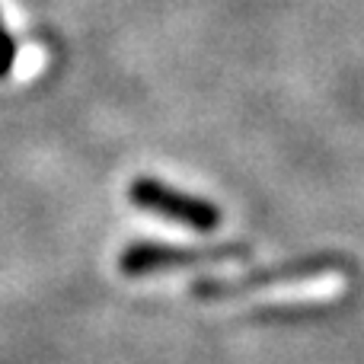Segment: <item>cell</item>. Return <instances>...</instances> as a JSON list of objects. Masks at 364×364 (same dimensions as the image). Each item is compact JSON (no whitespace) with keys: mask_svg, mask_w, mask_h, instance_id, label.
<instances>
[{"mask_svg":"<svg viewBox=\"0 0 364 364\" xmlns=\"http://www.w3.org/2000/svg\"><path fill=\"white\" fill-rule=\"evenodd\" d=\"M128 198H132L141 211H151V214H157V218H166V220H173V224H182L198 233H214L224 224V211H220L214 201L188 195V192H182V188H173L154 176L134 179L132 188H128Z\"/></svg>","mask_w":364,"mask_h":364,"instance_id":"6da1fadb","label":"cell"},{"mask_svg":"<svg viewBox=\"0 0 364 364\" xmlns=\"http://www.w3.org/2000/svg\"><path fill=\"white\" fill-rule=\"evenodd\" d=\"M250 256V246L227 243V246H166V243H132L119 256V269L128 278L154 275L166 269H188L201 262H230V259Z\"/></svg>","mask_w":364,"mask_h":364,"instance_id":"7a4b0ae2","label":"cell"},{"mask_svg":"<svg viewBox=\"0 0 364 364\" xmlns=\"http://www.w3.org/2000/svg\"><path fill=\"white\" fill-rule=\"evenodd\" d=\"M336 269V262L323 256H310V259H297V262H284L275 265V269H262L256 275H246V278H227V282H198L192 288V294L198 301H220V297H230V294H243V291L252 288H269V284L278 282H301V278H314L323 275V272Z\"/></svg>","mask_w":364,"mask_h":364,"instance_id":"3957f363","label":"cell"},{"mask_svg":"<svg viewBox=\"0 0 364 364\" xmlns=\"http://www.w3.org/2000/svg\"><path fill=\"white\" fill-rule=\"evenodd\" d=\"M13 61H16V45H13L10 32H6L4 19H0V77H6L13 70Z\"/></svg>","mask_w":364,"mask_h":364,"instance_id":"277c9868","label":"cell"}]
</instances>
